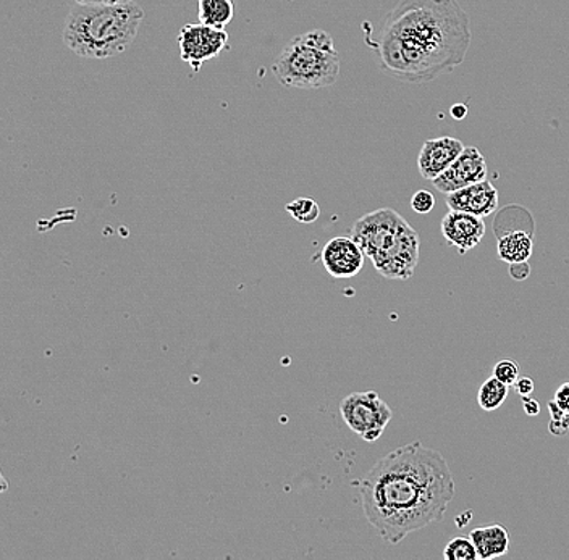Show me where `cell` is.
Segmentation results:
<instances>
[{
	"instance_id": "cell-1",
	"label": "cell",
	"mask_w": 569,
	"mask_h": 560,
	"mask_svg": "<svg viewBox=\"0 0 569 560\" xmlns=\"http://www.w3.org/2000/svg\"><path fill=\"white\" fill-rule=\"evenodd\" d=\"M455 492L446 458L421 441L387 454L359 482L366 519L390 545L442 521Z\"/></svg>"
},
{
	"instance_id": "cell-2",
	"label": "cell",
	"mask_w": 569,
	"mask_h": 560,
	"mask_svg": "<svg viewBox=\"0 0 569 560\" xmlns=\"http://www.w3.org/2000/svg\"><path fill=\"white\" fill-rule=\"evenodd\" d=\"M371 45L387 75L404 83L434 82L466 59L470 17L456 0H400Z\"/></svg>"
},
{
	"instance_id": "cell-3",
	"label": "cell",
	"mask_w": 569,
	"mask_h": 560,
	"mask_svg": "<svg viewBox=\"0 0 569 560\" xmlns=\"http://www.w3.org/2000/svg\"><path fill=\"white\" fill-rule=\"evenodd\" d=\"M145 10L135 2L122 6L76 3L65 20L66 47L83 59L124 54L138 36Z\"/></svg>"
},
{
	"instance_id": "cell-4",
	"label": "cell",
	"mask_w": 569,
	"mask_h": 560,
	"mask_svg": "<svg viewBox=\"0 0 569 560\" xmlns=\"http://www.w3.org/2000/svg\"><path fill=\"white\" fill-rule=\"evenodd\" d=\"M350 236L387 279H410L419 262L418 231L397 212L383 208L356 220Z\"/></svg>"
},
{
	"instance_id": "cell-5",
	"label": "cell",
	"mask_w": 569,
	"mask_h": 560,
	"mask_svg": "<svg viewBox=\"0 0 569 560\" xmlns=\"http://www.w3.org/2000/svg\"><path fill=\"white\" fill-rule=\"evenodd\" d=\"M278 83L293 89H323L340 75V54L327 31L313 30L293 38L272 63Z\"/></svg>"
},
{
	"instance_id": "cell-6",
	"label": "cell",
	"mask_w": 569,
	"mask_h": 560,
	"mask_svg": "<svg viewBox=\"0 0 569 560\" xmlns=\"http://www.w3.org/2000/svg\"><path fill=\"white\" fill-rule=\"evenodd\" d=\"M340 414L348 429L366 443H373L392 422L390 405L376 391L352 393L341 401Z\"/></svg>"
},
{
	"instance_id": "cell-7",
	"label": "cell",
	"mask_w": 569,
	"mask_h": 560,
	"mask_svg": "<svg viewBox=\"0 0 569 560\" xmlns=\"http://www.w3.org/2000/svg\"><path fill=\"white\" fill-rule=\"evenodd\" d=\"M181 61L187 62L193 72H199L206 62L218 57L229 44L225 30L201 23H188L177 38Z\"/></svg>"
},
{
	"instance_id": "cell-8",
	"label": "cell",
	"mask_w": 569,
	"mask_h": 560,
	"mask_svg": "<svg viewBox=\"0 0 569 560\" xmlns=\"http://www.w3.org/2000/svg\"><path fill=\"white\" fill-rule=\"evenodd\" d=\"M487 162L477 147H464L459 159L452 163L438 180L432 181L434 188L442 194H452L460 189L471 187L487 180Z\"/></svg>"
},
{
	"instance_id": "cell-9",
	"label": "cell",
	"mask_w": 569,
	"mask_h": 560,
	"mask_svg": "<svg viewBox=\"0 0 569 560\" xmlns=\"http://www.w3.org/2000/svg\"><path fill=\"white\" fill-rule=\"evenodd\" d=\"M320 258L334 278L345 279L362 271L366 254L351 236H338L324 246Z\"/></svg>"
},
{
	"instance_id": "cell-10",
	"label": "cell",
	"mask_w": 569,
	"mask_h": 560,
	"mask_svg": "<svg viewBox=\"0 0 569 560\" xmlns=\"http://www.w3.org/2000/svg\"><path fill=\"white\" fill-rule=\"evenodd\" d=\"M443 237L450 246L455 247L461 255L480 246L485 236V223L481 216L473 213L450 210L442 220Z\"/></svg>"
},
{
	"instance_id": "cell-11",
	"label": "cell",
	"mask_w": 569,
	"mask_h": 560,
	"mask_svg": "<svg viewBox=\"0 0 569 560\" xmlns=\"http://www.w3.org/2000/svg\"><path fill=\"white\" fill-rule=\"evenodd\" d=\"M463 142L452 136H442V138L429 139L421 147L418 157L419 173L424 180H438L440 175L446 170L464 150Z\"/></svg>"
},
{
	"instance_id": "cell-12",
	"label": "cell",
	"mask_w": 569,
	"mask_h": 560,
	"mask_svg": "<svg viewBox=\"0 0 569 560\" xmlns=\"http://www.w3.org/2000/svg\"><path fill=\"white\" fill-rule=\"evenodd\" d=\"M446 205L450 210H461L485 219L498 209V191L491 181H480L446 194Z\"/></svg>"
},
{
	"instance_id": "cell-13",
	"label": "cell",
	"mask_w": 569,
	"mask_h": 560,
	"mask_svg": "<svg viewBox=\"0 0 569 560\" xmlns=\"http://www.w3.org/2000/svg\"><path fill=\"white\" fill-rule=\"evenodd\" d=\"M470 538L476 546L480 560L502 558L509 551V533L502 525L474 528Z\"/></svg>"
},
{
	"instance_id": "cell-14",
	"label": "cell",
	"mask_w": 569,
	"mask_h": 560,
	"mask_svg": "<svg viewBox=\"0 0 569 560\" xmlns=\"http://www.w3.org/2000/svg\"><path fill=\"white\" fill-rule=\"evenodd\" d=\"M533 252L534 237L529 231H509L498 237L497 254L506 264H525L533 257Z\"/></svg>"
},
{
	"instance_id": "cell-15",
	"label": "cell",
	"mask_w": 569,
	"mask_h": 560,
	"mask_svg": "<svg viewBox=\"0 0 569 560\" xmlns=\"http://www.w3.org/2000/svg\"><path fill=\"white\" fill-rule=\"evenodd\" d=\"M199 21L208 27L225 30L226 24L235 17L233 0H198Z\"/></svg>"
},
{
	"instance_id": "cell-16",
	"label": "cell",
	"mask_w": 569,
	"mask_h": 560,
	"mask_svg": "<svg viewBox=\"0 0 569 560\" xmlns=\"http://www.w3.org/2000/svg\"><path fill=\"white\" fill-rule=\"evenodd\" d=\"M509 387L504 381L498 380L492 374L491 378L481 384L480 393H477V402L480 408L485 412H494L500 409L508 398Z\"/></svg>"
},
{
	"instance_id": "cell-17",
	"label": "cell",
	"mask_w": 569,
	"mask_h": 560,
	"mask_svg": "<svg viewBox=\"0 0 569 560\" xmlns=\"http://www.w3.org/2000/svg\"><path fill=\"white\" fill-rule=\"evenodd\" d=\"M286 212L303 225L317 222L320 216V208L313 198H298L286 204Z\"/></svg>"
},
{
	"instance_id": "cell-18",
	"label": "cell",
	"mask_w": 569,
	"mask_h": 560,
	"mask_svg": "<svg viewBox=\"0 0 569 560\" xmlns=\"http://www.w3.org/2000/svg\"><path fill=\"white\" fill-rule=\"evenodd\" d=\"M446 560H477L476 546L471 538H453L443 551Z\"/></svg>"
},
{
	"instance_id": "cell-19",
	"label": "cell",
	"mask_w": 569,
	"mask_h": 560,
	"mask_svg": "<svg viewBox=\"0 0 569 560\" xmlns=\"http://www.w3.org/2000/svg\"><path fill=\"white\" fill-rule=\"evenodd\" d=\"M494 377L504 381L508 387H515V383L519 378V366L515 360H500V362L495 363Z\"/></svg>"
},
{
	"instance_id": "cell-20",
	"label": "cell",
	"mask_w": 569,
	"mask_h": 560,
	"mask_svg": "<svg viewBox=\"0 0 569 560\" xmlns=\"http://www.w3.org/2000/svg\"><path fill=\"white\" fill-rule=\"evenodd\" d=\"M435 208V198L432 192L429 191H418L414 192L413 198H411V209L414 212L421 213V215H425V213H431Z\"/></svg>"
},
{
	"instance_id": "cell-21",
	"label": "cell",
	"mask_w": 569,
	"mask_h": 560,
	"mask_svg": "<svg viewBox=\"0 0 569 560\" xmlns=\"http://www.w3.org/2000/svg\"><path fill=\"white\" fill-rule=\"evenodd\" d=\"M554 402L565 414L569 415V381L558 388L557 393H555Z\"/></svg>"
},
{
	"instance_id": "cell-22",
	"label": "cell",
	"mask_w": 569,
	"mask_h": 560,
	"mask_svg": "<svg viewBox=\"0 0 569 560\" xmlns=\"http://www.w3.org/2000/svg\"><path fill=\"white\" fill-rule=\"evenodd\" d=\"M548 430H550L554 436L567 435L569 433V416H565V419H550Z\"/></svg>"
},
{
	"instance_id": "cell-23",
	"label": "cell",
	"mask_w": 569,
	"mask_h": 560,
	"mask_svg": "<svg viewBox=\"0 0 569 560\" xmlns=\"http://www.w3.org/2000/svg\"><path fill=\"white\" fill-rule=\"evenodd\" d=\"M516 393L521 395V398H527L534 393V381L533 378L529 377H519L518 381L515 383Z\"/></svg>"
},
{
	"instance_id": "cell-24",
	"label": "cell",
	"mask_w": 569,
	"mask_h": 560,
	"mask_svg": "<svg viewBox=\"0 0 569 560\" xmlns=\"http://www.w3.org/2000/svg\"><path fill=\"white\" fill-rule=\"evenodd\" d=\"M523 409H525L526 414L529 416H537L540 414L539 401H536V399L530 398V395H527V398H523Z\"/></svg>"
},
{
	"instance_id": "cell-25",
	"label": "cell",
	"mask_w": 569,
	"mask_h": 560,
	"mask_svg": "<svg viewBox=\"0 0 569 560\" xmlns=\"http://www.w3.org/2000/svg\"><path fill=\"white\" fill-rule=\"evenodd\" d=\"M76 3H97V6H122L130 3L133 0H75Z\"/></svg>"
}]
</instances>
